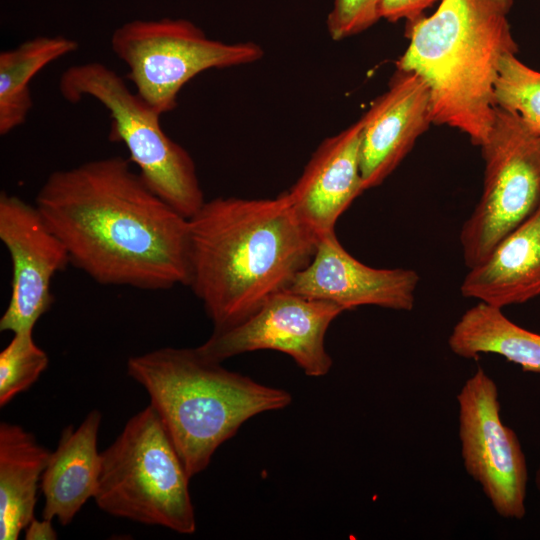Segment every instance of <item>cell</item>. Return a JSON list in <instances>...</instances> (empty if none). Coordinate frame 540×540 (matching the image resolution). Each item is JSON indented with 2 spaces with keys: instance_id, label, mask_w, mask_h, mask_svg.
<instances>
[{
  "instance_id": "obj_22",
  "label": "cell",
  "mask_w": 540,
  "mask_h": 540,
  "mask_svg": "<svg viewBox=\"0 0 540 540\" xmlns=\"http://www.w3.org/2000/svg\"><path fill=\"white\" fill-rule=\"evenodd\" d=\"M380 0H334L327 17V29L339 41L362 33L378 20Z\"/></svg>"
},
{
  "instance_id": "obj_26",
  "label": "cell",
  "mask_w": 540,
  "mask_h": 540,
  "mask_svg": "<svg viewBox=\"0 0 540 540\" xmlns=\"http://www.w3.org/2000/svg\"><path fill=\"white\" fill-rule=\"evenodd\" d=\"M539 139H540V137H539Z\"/></svg>"
},
{
  "instance_id": "obj_17",
  "label": "cell",
  "mask_w": 540,
  "mask_h": 540,
  "mask_svg": "<svg viewBox=\"0 0 540 540\" xmlns=\"http://www.w3.org/2000/svg\"><path fill=\"white\" fill-rule=\"evenodd\" d=\"M51 452L17 424H0V539L16 540L34 518Z\"/></svg>"
},
{
  "instance_id": "obj_2",
  "label": "cell",
  "mask_w": 540,
  "mask_h": 540,
  "mask_svg": "<svg viewBox=\"0 0 540 540\" xmlns=\"http://www.w3.org/2000/svg\"><path fill=\"white\" fill-rule=\"evenodd\" d=\"M189 287L214 330L232 327L286 290L311 261L318 237L286 192L274 198L217 197L189 218Z\"/></svg>"
},
{
  "instance_id": "obj_12",
  "label": "cell",
  "mask_w": 540,
  "mask_h": 540,
  "mask_svg": "<svg viewBox=\"0 0 540 540\" xmlns=\"http://www.w3.org/2000/svg\"><path fill=\"white\" fill-rule=\"evenodd\" d=\"M418 283L419 275L412 269L374 268L360 262L331 231L318 237L311 261L287 290L335 303L345 311L364 305L410 311Z\"/></svg>"
},
{
  "instance_id": "obj_16",
  "label": "cell",
  "mask_w": 540,
  "mask_h": 540,
  "mask_svg": "<svg viewBox=\"0 0 540 540\" xmlns=\"http://www.w3.org/2000/svg\"><path fill=\"white\" fill-rule=\"evenodd\" d=\"M101 419V413L93 410L77 428L70 425L62 431L40 482L45 498L42 518H56L68 525L88 499L95 497L101 470L97 450Z\"/></svg>"
},
{
  "instance_id": "obj_10",
  "label": "cell",
  "mask_w": 540,
  "mask_h": 540,
  "mask_svg": "<svg viewBox=\"0 0 540 540\" xmlns=\"http://www.w3.org/2000/svg\"><path fill=\"white\" fill-rule=\"evenodd\" d=\"M344 311L335 303L286 289L271 296L244 321L214 330L197 350L219 363L242 353L275 350L289 355L307 376L322 377L333 364L325 348V335Z\"/></svg>"
},
{
  "instance_id": "obj_5",
  "label": "cell",
  "mask_w": 540,
  "mask_h": 540,
  "mask_svg": "<svg viewBox=\"0 0 540 540\" xmlns=\"http://www.w3.org/2000/svg\"><path fill=\"white\" fill-rule=\"evenodd\" d=\"M186 468L149 404L101 452L97 506L120 518L180 534L196 530Z\"/></svg>"
},
{
  "instance_id": "obj_4",
  "label": "cell",
  "mask_w": 540,
  "mask_h": 540,
  "mask_svg": "<svg viewBox=\"0 0 540 540\" xmlns=\"http://www.w3.org/2000/svg\"><path fill=\"white\" fill-rule=\"evenodd\" d=\"M127 373L148 393L190 478L207 468L218 447L248 419L292 402L289 392L229 371L197 348L133 356Z\"/></svg>"
},
{
  "instance_id": "obj_1",
  "label": "cell",
  "mask_w": 540,
  "mask_h": 540,
  "mask_svg": "<svg viewBox=\"0 0 540 540\" xmlns=\"http://www.w3.org/2000/svg\"><path fill=\"white\" fill-rule=\"evenodd\" d=\"M70 263L102 285H189V219L121 156L52 172L35 199Z\"/></svg>"
},
{
  "instance_id": "obj_21",
  "label": "cell",
  "mask_w": 540,
  "mask_h": 540,
  "mask_svg": "<svg viewBox=\"0 0 540 540\" xmlns=\"http://www.w3.org/2000/svg\"><path fill=\"white\" fill-rule=\"evenodd\" d=\"M33 330L13 333L0 352V406L29 389L47 368L46 352L34 341Z\"/></svg>"
},
{
  "instance_id": "obj_25",
  "label": "cell",
  "mask_w": 540,
  "mask_h": 540,
  "mask_svg": "<svg viewBox=\"0 0 540 540\" xmlns=\"http://www.w3.org/2000/svg\"><path fill=\"white\" fill-rule=\"evenodd\" d=\"M535 485H536V488L538 490V493H539V496H540V464L536 470V473H535Z\"/></svg>"
},
{
  "instance_id": "obj_14",
  "label": "cell",
  "mask_w": 540,
  "mask_h": 540,
  "mask_svg": "<svg viewBox=\"0 0 540 540\" xmlns=\"http://www.w3.org/2000/svg\"><path fill=\"white\" fill-rule=\"evenodd\" d=\"M362 122L322 141L287 191L299 219L317 237L335 231L339 217L363 192L360 168Z\"/></svg>"
},
{
  "instance_id": "obj_3",
  "label": "cell",
  "mask_w": 540,
  "mask_h": 540,
  "mask_svg": "<svg viewBox=\"0 0 540 540\" xmlns=\"http://www.w3.org/2000/svg\"><path fill=\"white\" fill-rule=\"evenodd\" d=\"M514 0H441L436 11L406 25L409 45L396 69L427 83L433 124L482 146L495 116L494 83L501 58L518 53L508 20Z\"/></svg>"
},
{
  "instance_id": "obj_18",
  "label": "cell",
  "mask_w": 540,
  "mask_h": 540,
  "mask_svg": "<svg viewBox=\"0 0 540 540\" xmlns=\"http://www.w3.org/2000/svg\"><path fill=\"white\" fill-rule=\"evenodd\" d=\"M448 346L464 359L496 354L525 372L540 374V334L515 324L501 308L483 302L458 319L448 337Z\"/></svg>"
},
{
  "instance_id": "obj_13",
  "label": "cell",
  "mask_w": 540,
  "mask_h": 540,
  "mask_svg": "<svg viewBox=\"0 0 540 540\" xmlns=\"http://www.w3.org/2000/svg\"><path fill=\"white\" fill-rule=\"evenodd\" d=\"M360 120V168L368 190L384 182L433 124L426 81L413 71L396 69L388 89Z\"/></svg>"
},
{
  "instance_id": "obj_24",
  "label": "cell",
  "mask_w": 540,
  "mask_h": 540,
  "mask_svg": "<svg viewBox=\"0 0 540 540\" xmlns=\"http://www.w3.org/2000/svg\"><path fill=\"white\" fill-rule=\"evenodd\" d=\"M26 540H54L57 539V533L52 525V520H37L35 517L24 529Z\"/></svg>"
},
{
  "instance_id": "obj_9",
  "label": "cell",
  "mask_w": 540,
  "mask_h": 540,
  "mask_svg": "<svg viewBox=\"0 0 540 540\" xmlns=\"http://www.w3.org/2000/svg\"><path fill=\"white\" fill-rule=\"evenodd\" d=\"M460 452L466 473L502 518L526 514L528 466L515 431L501 420L496 382L481 367L456 396Z\"/></svg>"
},
{
  "instance_id": "obj_19",
  "label": "cell",
  "mask_w": 540,
  "mask_h": 540,
  "mask_svg": "<svg viewBox=\"0 0 540 540\" xmlns=\"http://www.w3.org/2000/svg\"><path fill=\"white\" fill-rule=\"evenodd\" d=\"M78 49L62 36H38L0 53V134L25 123L33 106L30 83L51 62Z\"/></svg>"
},
{
  "instance_id": "obj_7",
  "label": "cell",
  "mask_w": 540,
  "mask_h": 540,
  "mask_svg": "<svg viewBox=\"0 0 540 540\" xmlns=\"http://www.w3.org/2000/svg\"><path fill=\"white\" fill-rule=\"evenodd\" d=\"M111 48L128 67L135 92L160 115L176 108L183 86L201 72L251 64L264 55L257 43L215 40L181 18L127 22L114 30Z\"/></svg>"
},
{
  "instance_id": "obj_15",
  "label": "cell",
  "mask_w": 540,
  "mask_h": 540,
  "mask_svg": "<svg viewBox=\"0 0 540 540\" xmlns=\"http://www.w3.org/2000/svg\"><path fill=\"white\" fill-rule=\"evenodd\" d=\"M460 291L501 309L540 295V207L469 269Z\"/></svg>"
},
{
  "instance_id": "obj_11",
  "label": "cell",
  "mask_w": 540,
  "mask_h": 540,
  "mask_svg": "<svg viewBox=\"0 0 540 540\" xmlns=\"http://www.w3.org/2000/svg\"><path fill=\"white\" fill-rule=\"evenodd\" d=\"M0 240L12 263L11 296L0 330H33L54 302L53 277L71 264L68 251L36 205L5 191L0 194Z\"/></svg>"
},
{
  "instance_id": "obj_20",
  "label": "cell",
  "mask_w": 540,
  "mask_h": 540,
  "mask_svg": "<svg viewBox=\"0 0 540 540\" xmlns=\"http://www.w3.org/2000/svg\"><path fill=\"white\" fill-rule=\"evenodd\" d=\"M493 99L496 107L516 113L540 137V72L521 62L515 53L500 60Z\"/></svg>"
},
{
  "instance_id": "obj_8",
  "label": "cell",
  "mask_w": 540,
  "mask_h": 540,
  "mask_svg": "<svg viewBox=\"0 0 540 540\" xmlns=\"http://www.w3.org/2000/svg\"><path fill=\"white\" fill-rule=\"evenodd\" d=\"M484 182L459 240L468 269L540 207V139L514 112L495 106L490 134L480 146Z\"/></svg>"
},
{
  "instance_id": "obj_23",
  "label": "cell",
  "mask_w": 540,
  "mask_h": 540,
  "mask_svg": "<svg viewBox=\"0 0 540 540\" xmlns=\"http://www.w3.org/2000/svg\"><path fill=\"white\" fill-rule=\"evenodd\" d=\"M441 0H380L381 19L389 22L406 20L410 25L422 18L423 12Z\"/></svg>"
},
{
  "instance_id": "obj_6",
  "label": "cell",
  "mask_w": 540,
  "mask_h": 540,
  "mask_svg": "<svg viewBox=\"0 0 540 540\" xmlns=\"http://www.w3.org/2000/svg\"><path fill=\"white\" fill-rule=\"evenodd\" d=\"M58 86L68 102L91 97L105 107L112 119L109 140L125 145L144 181L173 209L189 219L202 207L204 194L191 155L166 135L161 115L119 74L99 62L73 65Z\"/></svg>"
}]
</instances>
